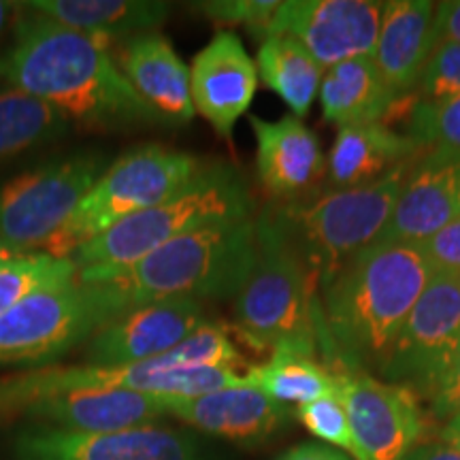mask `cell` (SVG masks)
I'll list each match as a JSON object with an SVG mask.
<instances>
[{
    "instance_id": "obj_1",
    "label": "cell",
    "mask_w": 460,
    "mask_h": 460,
    "mask_svg": "<svg viewBox=\"0 0 460 460\" xmlns=\"http://www.w3.org/2000/svg\"><path fill=\"white\" fill-rule=\"evenodd\" d=\"M0 84L49 102L73 126L111 132L163 126L119 71L105 41L22 3L13 41L0 54Z\"/></svg>"
},
{
    "instance_id": "obj_18",
    "label": "cell",
    "mask_w": 460,
    "mask_h": 460,
    "mask_svg": "<svg viewBox=\"0 0 460 460\" xmlns=\"http://www.w3.org/2000/svg\"><path fill=\"white\" fill-rule=\"evenodd\" d=\"M17 416L71 433H115L158 424L166 399L139 390H79L28 402Z\"/></svg>"
},
{
    "instance_id": "obj_14",
    "label": "cell",
    "mask_w": 460,
    "mask_h": 460,
    "mask_svg": "<svg viewBox=\"0 0 460 460\" xmlns=\"http://www.w3.org/2000/svg\"><path fill=\"white\" fill-rule=\"evenodd\" d=\"M382 11L384 3L373 0H288L279 3L269 37L296 39L326 71L345 60L373 56Z\"/></svg>"
},
{
    "instance_id": "obj_27",
    "label": "cell",
    "mask_w": 460,
    "mask_h": 460,
    "mask_svg": "<svg viewBox=\"0 0 460 460\" xmlns=\"http://www.w3.org/2000/svg\"><path fill=\"white\" fill-rule=\"evenodd\" d=\"M258 77L303 119L320 92L324 68L296 39L278 34L264 39L256 56Z\"/></svg>"
},
{
    "instance_id": "obj_8",
    "label": "cell",
    "mask_w": 460,
    "mask_h": 460,
    "mask_svg": "<svg viewBox=\"0 0 460 460\" xmlns=\"http://www.w3.org/2000/svg\"><path fill=\"white\" fill-rule=\"evenodd\" d=\"M203 166V160L192 154L160 143L128 149L107 166L45 254L66 258L113 224L172 197Z\"/></svg>"
},
{
    "instance_id": "obj_39",
    "label": "cell",
    "mask_w": 460,
    "mask_h": 460,
    "mask_svg": "<svg viewBox=\"0 0 460 460\" xmlns=\"http://www.w3.org/2000/svg\"><path fill=\"white\" fill-rule=\"evenodd\" d=\"M402 460H460V450L446 441L418 444Z\"/></svg>"
},
{
    "instance_id": "obj_10",
    "label": "cell",
    "mask_w": 460,
    "mask_h": 460,
    "mask_svg": "<svg viewBox=\"0 0 460 460\" xmlns=\"http://www.w3.org/2000/svg\"><path fill=\"white\" fill-rule=\"evenodd\" d=\"M245 382L234 369H164L160 358L128 367H39L0 377V420L28 402L79 390H139L164 399H194Z\"/></svg>"
},
{
    "instance_id": "obj_2",
    "label": "cell",
    "mask_w": 460,
    "mask_h": 460,
    "mask_svg": "<svg viewBox=\"0 0 460 460\" xmlns=\"http://www.w3.org/2000/svg\"><path fill=\"white\" fill-rule=\"evenodd\" d=\"M433 275L418 245L371 243L322 284L320 320L348 371L382 369Z\"/></svg>"
},
{
    "instance_id": "obj_9",
    "label": "cell",
    "mask_w": 460,
    "mask_h": 460,
    "mask_svg": "<svg viewBox=\"0 0 460 460\" xmlns=\"http://www.w3.org/2000/svg\"><path fill=\"white\" fill-rule=\"evenodd\" d=\"M109 164L101 149H77L0 183V250L45 254Z\"/></svg>"
},
{
    "instance_id": "obj_6",
    "label": "cell",
    "mask_w": 460,
    "mask_h": 460,
    "mask_svg": "<svg viewBox=\"0 0 460 460\" xmlns=\"http://www.w3.org/2000/svg\"><path fill=\"white\" fill-rule=\"evenodd\" d=\"M256 262L234 296V326L256 349L288 348L314 354L318 341V281L305 269L278 224L262 211L256 217Z\"/></svg>"
},
{
    "instance_id": "obj_24",
    "label": "cell",
    "mask_w": 460,
    "mask_h": 460,
    "mask_svg": "<svg viewBox=\"0 0 460 460\" xmlns=\"http://www.w3.org/2000/svg\"><path fill=\"white\" fill-rule=\"evenodd\" d=\"M22 4L105 43L156 32L171 13V4L158 0H32Z\"/></svg>"
},
{
    "instance_id": "obj_30",
    "label": "cell",
    "mask_w": 460,
    "mask_h": 460,
    "mask_svg": "<svg viewBox=\"0 0 460 460\" xmlns=\"http://www.w3.org/2000/svg\"><path fill=\"white\" fill-rule=\"evenodd\" d=\"M164 369H237L243 356L222 326L205 322L180 345L160 356Z\"/></svg>"
},
{
    "instance_id": "obj_15",
    "label": "cell",
    "mask_w": 460,
    "mask_h": 460,
    "mask_svg": "<svg viewBox=\"0 0 460 460\" xmlns=\"http://www.w3.org/2000/svg\"><path fill=\"white\" fill-rule=\"evenodd\" d=\"M205 322L203 303L192 298L135 305L96 331L85 360L92 367H128L160 358Z\"/></svg>"
},
{
    "instance_id": "obj_11",
    "label": "cell",
    "mask_w": 460,
    "mask_h": 460,
    "mask_svg": "<svg viewBox=\"0 0 460 460\" xmlns=\"http://www.w3.org/2000/svg\"><path fill=\"white\" fill-rule=\"evenodd\" d=\"M460 349V278L435 273L382 365L390 384L427 396Z\"/></svg>"
},
{
    "instance_id": "obj_7",
    "label": "cell",
    "mask_w": 460,
    "mask_h": 460,
    "mask_svg": "<svg viewBox=\"0 0 460 460\" xmlns=\"http://www.w3.org/2000/svg\"><path fill=\"white\" fill-rule=\"evenodd\" d=\"M126 309L111 286L77 275L39 288L0 318V365H49Z\"/></svg>"
},
{
    "instance_id": "obj_22",
    "label": "cell",
    "mask_w": 460,
    "mask_h": 460,
    "mask_svg": "<svg viewBox=\"0 0 460 460\" xmlns=\"http://www.w3.org/2000/svg\"><path fill=\"white\" fill-rule=\"evenodd\" d=\"M422 154L424 149L410 135L393 130L386 122L343 126L326 156V186L331 190L369 186Z\"/></svg>"
},
{
    "instance_id": "obj_26",
    "label": "cell",
    "mask_w": 460,
    "mask_h": 460,
    "mask_svg": "<svg viewBox=\"0 0 460 460\" xmlns=\"http://www.w3.org/2000/svg\"><path fill=\"white\" fill-rule=\"evenodd\" d=\"M73 124L56 107L17 88H0V166L71 135Z\"/></svg>"
},
{
    "instance_id": "obj_40",
    "label": "cell",
    "mask_w": 460,
    "mask_h": 460,
    "mask_svg": "<svg viewBox=\"0 0 460 460\" xmlns=\"http://www.w3.org/2000/svg\"><path fill=\"white\" fill-rule=\"evenodd\" d=\"M17 11H20V3H4V0H0V43H3L9 28H13Z\"/></svg>"
},
{
    "instance_id": "obj_12",
    "label": "cell",
    "mask_w": 460,
    "mask_h": 460,
    "mask_svg": "<svg viewBox=\"0 0 460 460\" xmlns=\"http://www.w3.org/2000/svg\"><path fill=\"white\" fill-rule=\"evenodd\" d=\"M11 454L15 460H211L199 437L163 424L115 433H71L32 424L17 430Z\"/></svg>"
},
{
    "instance_id": "obj_38",
    "label": "cell",
    "mask_w": 460,
    "mask_h": 460,
    "mask_svg": "<svg viewBox=\"0 0 460 460\" xmlns=\"http://www.w3.org/2000/svg\"><path fill=\"white\" fill-rule=\"evenodd\" d=\"M279 460H349L335 447L320 444H301L288 450Z\"/></svg>"
},
{
    "instance_id": "obj_32",
    "label": "cell",
    "mask_w": 460,
    "mask_h": 460,
    "mask_svg": "<svg viewBox=\"0 0 460 460\" xmlns=\"http://www.w3.org/2000/svg\"><path fill=\"white\" fill-rule=\"evenodd\" d=\"M295 416L305 429L320 441L329 444L337 450H345L354 454L352 430H349V420L339 394L322 396V399L307 402L295 410Z\"/></svg>"
},
{
    "instance_id": "obj_5",
    "label": "cell",
    "mask_w": 460,
    "mask_h": 460,
    "mask_svg": "<svg viewBox=\"0 0 460 460\" xmlns=\"http://www.w3.org/2000/svg\"><path fill=\"white\" fill-rule=\"evenodd\" d=\"M413 163L396 166L369 186L326 190L269 207V216L278 224L279 233L320 286L349 258L376 243Z\"/></svg>"
},
{
    "instance_id": "obj_21",
    "label": "cell",
    "mask_w": 460,
    "mask_h": 460,
    "mask_svg": "<svg viewBox=\"0 0 460 460\" xmlns=\"http://www.w3.org/2000/svg\"><path fill=\"white\" fill-rule=\"evenodd\" d=\"M118 66L141 101L158 115L163 126H186L194 118L190 68L160 32L124 41Z\"/></svg>"
},
{
    "instance_id": "obj_25",
    "label": "cell",
    "mask_w": 460,
    "mask_h": 460,
    "mask_svg": "<svg viewBox=\"0 0 460 460\" xmlns=\"http://www.w3.org/2000/svg\"><path fill=\"white\" fill-rule=\"evenodd\" d=\"M318 96L324 119L339 128L384 122L399 101L373 62V56L354 58L326 68Z\"/></svg>"
},
{
    "instance_id": "obj_43",
    "label": "cell",
    "mask_w": 460,
    "mask_h": 460,
    "mask_svg": "<svg viewBox=\"0 0 460 460\" xmlns=\"http://www.w3.org/2000/svg\"><path fill=\"white\" fill-rule=\"evenodd\" d=\"M9 258H11L9 254H4V252H3V250H0V264H3L4 261H9Z\"/></svg>"
},
{
    "instance_id": "obj_41",
    "label": "cell",
    "mask_w": 460,
    "mask_h": 460,
    "mask_svg": "<svg viewBox=\"0 0 460 460\" xmlns=\"http://www.w3.org/2000/svg\"><path fill=\"white\" fill-rule=\"evenodd\" d=\"M441 435L460 437V410L447 418V424L444 427V430H441Z\"/></svg>"
},
{
    "instance_id": "obj_13",
    "label": "cell",
    "mask_w": 460,
    "mask_h": 460,
    "mask_svg": "<svg viewBox=\"0 0 460 460\" xmlns=\"http://www.w3.org/2000/svg\"><path fill=\"white\" fill-rule=\"evenodd\" d=\"M337 394L348 413L356 460H402L420 444L424 416L411 388L345 369L337 373Z\"/></svg>"
},
{
    "instance_id": "obj_33",
    "label": "cell",
    "mask_w": 460,
    "mask_h": 460,
    "mask_svg": "<svg viewBox=\"0 0 460 460\" xmlns=\"http://www.w3.org/2000/svg\"><path fill=\"white\" fill-rule=\"evenodd\" d=\"M416 92L418 101H441L460 94V45H435L420 75Z\"/></svg>"
},
{
    "instance_id": "obj_20",
    "label": "cell",
    "mask_w": 460,
    "mask_h": 460,
    "mask_svg": "<svg viewBox=\"0 0 460 460\" xmlns=\"http://www.w3.org/2000/svg\"><path fill=\"white\" fill-rule=\"evenodd\" d=\"M166 411L200 433L239 446L264 444L290 418L288 407L269 399L247 377L239 386L194 399H166Z\"/></svg>"
},
{
    "instance_id": "obj_28",
    "label": "cell",
    "mask_w": 460,
    "mask_h": 460,
    "mask_svg": "<svg viewBox=\"0 0 460 460\" xmlns=\"http://www.w3.org/2000/svg\"><path fill=\"white\" fill-rule=\"evenodd\" d=\"M245 377L279 405H307L337 393V373L326 369L314 354L273 349L264 365L250 367Z\"/></svg>"
},
{
    "instance_id": "obj_42",
    "label": "cell",
    "mask_w": 460,
    "mask_h": 460,
    "mask_svg": "<svg viewBox=\"0 0 460 460\" xmlns=\"http://www.w3.org/2000/svg\"><path fill=\"white\" fill-rule=\"evenodd\" d=\"M441 437H444L446 444H450V446L456 447V450H460V437H446V435H441Z\"/></svg>"
},
{
    "instance_id": "obj_17",
    "label": "cell",
    "mask_w": 460,
    "mask_h": 460,
    "mask_svg": "<svg viewBox=\"0 0 460 460\" xmlns=\"http://www.w3.org/2000/svg\"><path fill=\"white\" fill-rule=\"evenodd\" d=\"M258 88L256 62L234 32L220 31L194 56L190 66V94L194 111L230 139Z\"/></svg>"
},
{
    "instance_id": "obj_4",
    "label": "cell",
    "mask_w": 460,
    "mask_h": 460,
    "mask_svg": "<svg viewBox=\"0 0 460 460\" xmlns=\"http://www.w3.org/2000/svg\"><path fill=\"white\" fill-rule=\"evenodd\" d=\"M247 217H254V199L241 172L224 163H205L172 197L113 224L66 258L77 275L115 273L181 234Z\"/></svg>"
},
{
    "instance_id": "obj_23",
    "label": "cell",
    "mask_w": 460,
    "mask_h": 460,
    "mask_svg": "<svg viewBox=\"0 0 460 460\" xmlns=\"http://www.w3.org/2000/svg\"><path fill=\"white\" fill-rule=\"evenodd\" d=\"M433 15L435 3L429 0L384 3L373 62L399 99L416 92L433 51Z\"/></svg>"
},
{
    "instance_id": "obj_37",
    "label": "cell",
    "mask_w": 460,
    "mask_h": 460,
    "mask_svg": "<svg viewBox=\"0 0 460 460\" xmlns=\"http://www.w3.org/2000/svg\"><path fill=\"white\" fill-rule=\"evenodd\" d=\"M441 43L460 45V0L435 3L433 48Z\"/></svg>"
},
{
    "instance_id": "obj_3",
    "label": "cell",
    "mask_w": 460,
    "mask_h": 460,
    "mask_svg": "<svg viewBox=\"0 0 460 460\" xmlns=\"http://www.w3.org/2000/svg\"><path fill=\"white\" fill-rule=\"evenodd\" d=\"M256 247L254 216L181 234L122 271L77 278L109 284L128 309L164 298H230L250 278Z\"/></svg>"
},
{
    "instance_id": "obj_29",
    "label": "cell",
    "mask_w": 460,
    "mask_h": 460,
    "mask_svg": "<svg viewBox=\"0 0 460 460\" xmlns=\"http://www.w3.org/2000/svg\"><path fill=\"white\" fill-rule=\"evenodd\" d=\"M75 275L77 269L68 258L51 254L9 258L0 264V318L31 292L56 281L71 279Z\"/></svg>"
},
{
    "instance_id": "obj_35",
    "label": "cell",
    "mask_w": 460,
    "mask_h": 460,
    "mask_svg": "<svg viewBox=\"0 0 460 460\" xmlns=\"http://www.w3.org/2000/svg\"><path fill=\"white\" fill-rule=\"evenodd\" d=\"M418 247L435 273L458 275L460 278V216L446 224L441 230H437L433 237L418 243Z\"/></svg>"
},
{
    "instance_id": "obj_16",
    "label": "cell",
    "mask_w": 460,
    "mask_h": 460,
    "mask_svg": "<svg viewBox=\"0 0 460 460\" xmlns=\"http://www.w3.org/2000/svg\"><path fill=\"white\" fill-rule=\"evenodd\" d=\"M460 216V152L427 149L411 164L376 243L418 245Z\"/></svg>"
},
{
    "instance_id": "obj_31",
    "label": "cell",
    "mask_w": 460,
    "mask_h": 460,
    "mask_svg": "<svg viewBox=\"0 0 460 460\" xmlns=\"http://www.w3.org/2000/svg\"><path fill=\"white\" fill-rule=\"evenodd\" d=\"M407 135L427 149L460 152V94L441 101H416L410 109Z\"/></svg>"
},
{
    "instance_id": "obj_19",
    "label": "cell",
    "mask_w": 460,
    "mask_h": 460,
    "mask_svg": "<svg viewBox=\"0 0 460 460\" xmlns=\"http://www.w3.org/2000/svg\"><path fill=\"white\" fill-rule=\"evenodd\" d=\"M250 126L256 137V171L262 188L284 200L314 194L326 177L318 135L292 113L275 122L250 115Z\"/></svg>"
},
{
    "instance_id": "obj_36",
    "label": "cell",
    "mask_w": 460,
    "mask_h": 460,
    "mask_svg": "<svg viewBox=\"0 0 460 460\" xmlns=\"http://www.w3.org/2000/svg\"><path fill=\"white\" fill-rule=\"evenodd\" d=\"M427 399L430 410L441 420H447L460 410V349L447 365V369L441 373V377L437 379L435 386L430 388Z\"/></svg>"
},
{
    "instance_id": "obj_34",
    "label": "cell",
    "mask_w": 460,
    "mask_h": 460,
    "mask_svg": "<svg viewBox=\"0 0 460 460\" xmlns=\"http://www.w3.org/2000/svg\"><path fill=\"white\" fill-rule=\"evenodd\" d=\"M278 9V0H217L200 4V11L217 24L243 26L252 37L261 39V43L269 37V28Z\"/></svg>"
}]
</instances>
